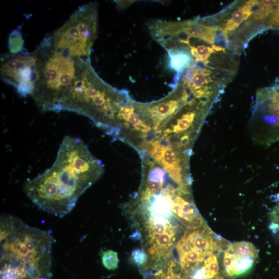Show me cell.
<instances>
[{"instance_id":"cell-8","label":"cell","mask_w":279,"mask_h":279,"mask_svg":"<svg viewBox=\"0 0 279 279\" xmlns=\"http://www.w3.org/2000/svg\"><path fill=\"white\" fill-rule=\"evenodd\" d=\"M258 251L255 246L247 242L228 245L223 257V267L228 276L242 275L248 271L255 264Z\"/></svg>"},{"instance_id":"cell-7","label":"cell","mask_w":279,"mask_h":279,"mask_svg":"<svg viewBox=\"0 0 279 279\" xmlns=\"http://www.w3.org/2000/svg\"><path fill=\"white\" fill-rule=\"evenodd\" d=\"M37 56L35 51L6 54L1 58L3 81L14 87L24 97L31 96L36 80Z\"/></svg>"},{"instance_id":"cell-11","label":"cell","mask_w":279,"mask_h":279,"mask_svg":"<svg viewBox=\"0 0 279 279\" xmlns=\"http://www.w3.org/2000/svg\"><path fill=\"white\" fill-rule=\"evenodd\" d=\"M194 74L192 78V84L190 86L194 91L200 89L207 86L212 82L211 71L208 69L202 70L195 68L192 66Z\"/></svg>"},{"instance_id":"cell-16","label":"cell","mask_w":279,"mask_h":279,"mask_svg":"<svg viewBox=\"0 0 279 279\" xmlns=\"http://www.w3.org/2000/svg\"><path fill=\"white\" fill-rule=\"evenodd\" d=\"M269 27L270 28L279 29V1L277 2L276 4Z\"/></svg>"},{"instance_id":"cell-12","label":"cell","mask_w":279,"mask_h":279,"mask_svg":"<svg viewBox=\"0 0 279 279\" xmlns=\"http://www.w3.org/2000/svg\"><path fill=\"white\" fill-rule=\"evenodd\" d=\"M9 49L11 54H17L24 50V41L21 29L18 28L11 34Z\"/></svg>"},{"instance_id":"cell-3","label":"cell","mask_w":279,"mask_h":279,"mask_svg":"<svg viewBox=\"0 0 279 279\" xmlns=\"http://www.w3.org/2000/svg\"><path fill=\"white\" fill-rule=\"evenodd\" d=\"M132 99L127 91L116 89L99 77L89 58L80 71L60 111L88 117L112 137L118 126L119 112Z\"/></svg>"},{"instance_id":"cell-5","label":"cell","mask_w":279,"mask_h":279,"mask_svg":"<svg viewBox=\"0 0 279 279\" xmlns=\"http://www.w3.org/2000/svg\"><path fill=\"white\" fill-rule=\"evenodd\" d=\"M98 5L79 7L65 24L52 35L59 52L73 57H90L97 33Z\"/></svg>"},{"instance_id":"cell-13","label":"cell","mask_w":279,"mask_h":279,"mask_svg":"<svg viewBox=\"0 0 279 279\" xmlns=\"http://www.w3.org/2000/svg\"><path fill=\"white\" fill-rule=\"evenodd\" d=\"M245 18V14L243 7L234 12L231 18L228 21L224 31L226 34L233 31L243 23Z\"/></svg>"},{"instance_id":"cell-18","label":"cell","mask_w":279,"mask_h":279,"mask_svg":"<svg viewBox=\"0 0 279 279\" xmlns=\"http://www.w3.org/2000/svg\"><path fill=\"white\" fill-rule=\"evenodd\" d=\"M212 48L215 51V52L222 51L226 52L225 48L222 46H217L216 45H212Z\"/></svg>"},{"instance_id":"cell-15","label":"cell","mask_w":279,"mask_h":279,"mask_svg":"<svg viewBox=\"0 0 279 279\" xmlns=\"http://www.w3.org/2000/svg\"><path fill=\"white\" fill-rule=\"evenodd\" d=\"M131 260L138 268L144 269L148 263V255L144 249L137 248L131 253Z\"/></svg>"},{"instance_id":"cell-9","label":"cell","mask_w":279,"mask_h":279,"mask_svg":"<svg viewBox=\"0 0 279 279\" xmlns=\"http://www.w3.org/2000/svg\"><path fill=\"white\" fill-rule=\"evenodd\" d=\"M169 67L177 74L183 73L193 63L194 59L187 50L181 49L167 51Z\"/></svg>"},{"instance_id":"cell-1","label":"cell","mask_w":279,"mask_h":279,"mask_svg":"<svg viewBox=\"0 0 279 279\" xmlns=\"http://www.w3.org/2000/svg\"><path fill=\"white\" fill-rule=\"evenodd\" d=\"M105 172L81 139L66 136L51 168L28 181L25 191L31 201L50 214L63 217Z\"/></svg>"},{"instance_id":"cell-4","label":"cell","mask_w":279,"mask_h":279,"mask_svg":"<svg viewBox=\"0 0 279 279\" xmlns=\"http://www.w3.org/2000/svg\"><path fill=\"white\" fill-rule=\"evenodd\" d=\"M36 80L31 95L42 112H59L80 71L90 57H73L57 51L51 36H46L35 51Z\"/></svg>"},{"instance_id":"cell-14","label":"cell","mask_w":279,"mask_h":279,"mask_svg":"<svg viewBox=\"0 0 279 279\" xmlns=\"http://www.w3.org/2000/svg\"><path fill=\"white\" fill-rule=\"evenodd\" d=\"M102 262L104 266L109 270H114L118 268L119 259L116 252L108 250L102 252Z\"/></svg>"},{"instance_id":"cell-10","label":"cell","mask_w":279,"mask_h":279,"mask_svg":"<svg viewBox=\"0 0 279 279\" xmlns=\"http://www.w3.org/2000/svg\"><path fill=\"white\" fill-rule=\"evenodd\" d=\"M216 254L207 257L202 264L190 275L191 279H221L219 277L220 268Z\"/></svg>"},{"instance_id":"cell-19","label":"cell","mask_w":279,"mask_h":279,"mask_svg":"<svg viewBox=\"0 0 279 279\" xmlns=\"http://www.w3.org/2000/svg\"><path fill=\"white\" fill-rule=\"evenodd\" d=\"M278 125H279V123H278Z\"/></svg>"},{"instance_id":"cell-2","label":"cell","mask_w":279,"mask_h":279,"mask_svg":"<svg viewBox=\"0 0 279 279\" xmlns=\"http://www.w3.org/2000/svg\"><path fill=\"white\" fill-rule=\"evenodd\" d=\"M52 235L11 216L1 219L3 279H38L51 262ZM47 278V277H46Z\"/></svg>"},{"instance_id":"cell-17","label":"cell","mask_w":279,"mask_h":279,"mask_svg":"<svg viewBox=\"0 0 279 279\" xmlns=\"http://www.w3.org/2000/svg\"><path fill=\"white\" fill-rule=\"evenodd\" d=\"M264 121L269 124H275L278 122V119L273 115L265 116Z\"/></svg>"},{"instance_id":"cell-6","label":"cell","mask_w":279,"mask_h":279,"mask_svg":"<svg viewBox=\"0 0 279 279\" xmlns=\"http://www.w3.org/2000/svg\"><path fill=\"white\" fill-rule=\"evenodd\" d=\"M222 243L212 231L204 224L188 228L175 247L179 265L188 277L200 267L205 259L217 254L221 249Z\"/></svg>"}]
</instances>
